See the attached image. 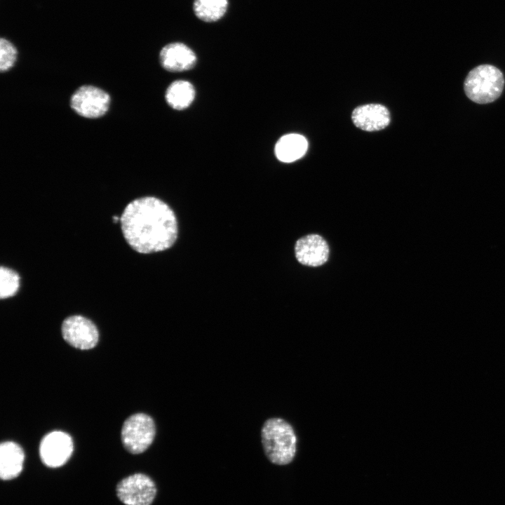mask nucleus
<instances>
[{
    "mask_svg": "<svg viewBox=\"0 0 505 505\" xmlns=\"http://www.w3.org/2000/svg\"><path fill=\"white\" fill-rule=\"evenodd\" d=\"M25 453L16 443L6 441L0 445V477L3 480L17 478L22 471Z\"/></svg>",
    "mask_w": 505,
    "mask_h": 505,
    "instance_id": "12",
    "label": "nucleus"
},
{
    "mask_svg": "<svg viewBox=\"0 0 505 505\" xmlns=\"http://www.w3.org/2000/svg\"><path fill=\"white\" fill-rule=\"evenodd\" d=\"M74 450L72 437L61 431L47 433L39 445L40 458L46 466L58 468L69 459Z\"/></svg>",
    "mask_w": 505,
    "mask_h": 505,
    "instance_id": "8",
    "label": "nucleus"
},
{
    "mask_svg": "<svg viewBox=\"0 0 505 505\" xmlns=\"http://www.w3.org/2000/svg\"><path fill=\"white\" fill-rule=\"evenodd\" d=\"M162 67L170 72H183L191 69L196 62L194 52L187 45L175 42L165 46L160 52Z\"/></svg>",
    "mask_w": 505,
    "mask_h": 505,
    "instance_id": "10",
    "label": "nucleus"
},
{
    "mask_svg": "<svg viewBox=\"0 0 505 505\" xmlns=\"http://www.w3.org/2000/svg\"><path fill=\"white\" fill-rule=\"evenodd\" d=\"M262 443L266 457L275 465L290 464L297 452V436L292 426L281 418L267 420L262 429Z\"/></svg>",
    "mask_w": 505,
    "mask_h": 505,
    "instance_id": "2",
    "label": "nucleus"
},
{
    "mask_svg": "<svg viewBox=\"0 0 505 505\" xmlns=\"http://www.w3.org/2000/svg\"><path fill=\"white\" fill-rule=\"evenodd\" d=\"M504 86L502 72L491 65H481L469 72L464 89L466 95L478 104L495 101L501 95Z\"/></svg>",
    "mask_w": 505,
    "mask_h": 505,
    "instance_id": "3",
    "label": "nucleus"
},
{
    "mask_svg": "<svg viewBox=\"0 0 505 505\" xmlns=\"http://www.w3.org/2000/svg\"><path fill=\"white\" fill-rule=\"evenodd\" d=\"M110 96L105 90L90 85L79 87L72 95L70 106L79 115L99 118L107 112Z\"/></svg>",
    "mask_w": 505,
    "mask_h": 505,
    "instance_id": "6",
    "label": "nucleus"
},
{
    "mask_svg": "<svg viewBox=\"0 0 505 505\" xmlns=\"http://www.w3.org/2000/svg\"><path fill=\"white\" fill-rule=\"evenodd\" d=\"M195 97V90L191 83L184 80L173 82L166 92V100L173 108L181 110L189 107Z\"/></svg>",
    "mask_w": 505,
    "mask_h": 505,
    "instance_id": "14",
    "label": "nucleus"
},
{
    "mask_svg": "<svg viewBox=\"0 0 505 505\" xmlns=\"http://www.w3.org/2000/svg\"><path fill=\"white\" fill-rule=\"evenodd\" d=\"M227 0H194L193 10L196 16L206 22H216L227 12Z\"/></svg>",
    "mask_w": 505,
    "mask_h": 505,
    "instance_id": "15",
    "label": "nucleus"
},
{
    "mask_svg": "<svg viewBox=\"0 0 505 505\" xmlns=\"http://www.w3.org/2000/svg\"><path fill=\"white\" fill-rule=\"evenodd\" d=\"M329 246L318 234H309L298 239L295 245L297 260L303 265L319 267L329 257Z\"/></svg>",
    "mask_w": 505,
    "mask_h": 505,
    "instance_id": "9",
    "label": "nucleus"
},
{
    "mask_svg": "<svg viewBox=\"0 0 505 505\" xmlns=\"http://www.w3.org/2000/svg\"><path fill=\"white\" fill-rule=\"evenodd\" d=\"M116 492L126 505H151L156 498L157 487L149 476L137 473L119 481Z\"/></svg>",
    "mask_w": 505,
    "mask_h": 505,
    "instance_id": "5",
    "label": "nucleus"
},
{
    "mask_svg": "<svg viewBox=\"0 0 505 505\" xmlns=\"http://www.w3.org/2000/svg\"><path fill=\"white\" fill-rule=\"evenodd\" d=\"M20 287V276L12 269L1 266L0 268V297L6 299L15 295Z\"/></svg>",
    "mask_w": 505,
    "mask_h": 505,
    "instance_id": "16",
    "label": "nucleus"
},
{
    "mask_svg": "<svg viewBox=\"0 0 505 505\" xmlns=\"http://www.w3.org/2000/svg\"><path fill=\"white\" fill-rule=\"evenodd\" d=\"M354 125L365 131H377L386 128L390 123L389 110L379 104H368L356 107L352 112Z\"/></svg>",
    "mask_w": 505,
    "mask_h": 505,
    "instance_id": "11",
    "label": "nucleus"
},
{
    "mask_svg": "<svg viewBox=\"0 0 505 505\" xmlns=\"http://www.w3.org/2000/svg\"><path fill=\"white\" fill-rule=\"evenodd\" d=\"M17 50L15 47L7 39L4 38L0 41V69L6 72L10 69L15 62Z\"/></svg>",
    "mask_w": 505,
    "mask_h": 505,
    "instance_id": "17",
    "label": "nucleus"
},
{
    "mask_svg": "<svg viewBox=\"0 0 505 505\" xmlns=\"http://www.w3.org/2000/svg\"><path fill=\"white\" fill-rule=\"evenodd\" d=\"M120 223L126 241L140 253L164 251L177 238V221L173 210L154 196H144L128 203L120 217Z\"/></svg>",
    "mask_w": 505,
    "mask_h": 505,
    "instance_id": "1",
    "label": "nucleus"
},
{
    "mask_svg": "<svg viewBox=\"0 0 505 505\" xmlns=\"http://www.w3.org/2000/svg\"><path fill=\"white\" fill-rule=\"evenodd\" d=\"M63 339L72 346L81 350L93 349L99 339L96 325L88 318L74 315L66 318L62 324Z\"/></svg>",
    "mask_w": 505,
    "mask_h": 505,
    "instance_id": "7",
    "label": "nucleus"
},
{
    "mask_svg": "<svg viewBox=\"0 0 505 505\" xmlns=\"http://www.w3.org/2000/svg\"><path fill=\"white\" fill-rule=\"evenodd\" d=\"M156 434L152 418L144 413H136L124 422L121 429V441L131 454L144 452L152 443Z\"/></svg>",
    "mask_w": 505,
    "mask_h": 505,
    "instance_id": "4",
    "label": "nucleus"
},
{
    "mask_svg": "<svg viewBox=\"0 0 505 505\" xmlns=\"http://www.w3.org/2000/svg\"><path fill=\"white\" fill-rule=\"evenodd\" d=\"M307 147V140L304 136L295 133L288 134L277 142L275 154L281 161L290 163L303 156Z\"/></svg>",
    "mask_w": 505,
    "mask_h": 505,
    "instance_id": "13",
    "label": "nucleus"
}]
</instances>
